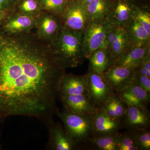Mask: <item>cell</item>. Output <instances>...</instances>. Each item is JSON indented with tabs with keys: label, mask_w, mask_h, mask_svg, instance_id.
<instances>
[{
	"label": "cell",
	"mask_w": 150,
	"mask_h": 150,
	"mask_svg": "<svg viewBox=\"0 0 150 150\" xmlns=\"http://www.w3.org/2000/svg\"><path fill=\"white\" fill-rule=\"evenodd\" d=\"M131 46L126 28L122 26H112L107 36V49L110 56V66Z\"/></svg>",
	"instance_id": "cell-11"
},
{
	"label": "cell",
	"mask_w": 150,
	"mask_h": 150,
	"mask_svg": "<svg viewBox=\"0 0 150 150\" xmlns=\"http://www.w3.org/2000/svg\"><path fill=\"white\" fill-rule=\"evenodd\" d=\"M91 116L93 137L115 135L123 129L122 121L111 118L100 108Z\"/></svg>",
	"instance_id": "cell-13"
},
{
	"label": "cell",
	"mask_w": 150,
	"mask_h": 150,
	"mask_svg": "<svg viewBox=\"0 0 150 150\" xmlns=\"http://www.w3.org/2000/svg\"><path fill=\"white\" fill-rule=\"evenodd\" d=\"M58 96L61 95L87 94V74L77 76L65 73L59 79Z\"/></svg>",
	"instance_id": "cell-14"
},
{
	"label": "cell",
	"mask_w": 150,
	"mask_h": 150,
	"mask_svg": "<svg viewBox=\"0 0 150 150\" xmlns=\"http://www.w3.org/2000/svg\"><path fill=\"white\" fill-rule=\"evenodd\" d=\"M36 18L14 11L1 25L0 30L9 35L28 33L35 28Z\"/></svg>",
	"instance_id": "cell-12"
},
{
	"label": "cell",
	"mask_w": 150,
	"mask_h": 150,
	"mask_svg": "<svg viewBox=\"0 0 150 150\" xmlns=\"http://www.w3.org/2000/svg\"><path fill=\"white\" fill-rule=\"evenodd\" d=\"M126 28L131 46L142 47L150 44V34L134 18Z\"/></svg>",
	"instance_id": "cell-18"
},
{
	"label": "cell",
	"mask_w": 150,
	"mask_h": 150,
	"mask_svg": "<svg viewBox=\"0 0 150 150\" xmlns=\"http://www.w3.org/2000/svg\"><path fill=\"white\" fill-rule=\"evenodd\" d=\"M19 0H0V11L12 13L15 11Z\"/></svg>",
	"instance_id": "cell-31"
},
{
	"label": "cell",
	"mask_w": 150,
	"mask_h": 150,
	"mask_svg": "<svg viewBox=\"0 0 150 150\" xmlns=\"http://www.w3.org/2000/svg\"><path fill=\"white\" fill-rule=\"evenodd\" d=\"M62 27L59 17L47 12H43L36 19L35 35L40 40L50 43L56 39Z\"/></svg>",
	"instance_id": "cell-8"
},
{
	"label": "cell",
	"mask_w": 150,
	"mask_h": 150,
	"mask_svg": "<svg viewBox=\"0 0 150 150\" xmlns=\"http://www.w3.org/2000/svg\"><path fill=\"white\" fill-rule=\"evenodd\" d=\"M150 44L142 47L131 46L112 65L136 68L146 56L150 55Z\"/></svg>",
	"instance_id": "cell-17"
},
{
	"label": "cell",
	"mask_w": 150,
	"mask_h": 150,
	"mask_svg": "<svg viewBox=\"0 0 150 150\" xmlns=\"http://www.w3.org/2000/svg\"><path fill=\"white\" fill-rule=\"evenodd\" d=\"M65 73L50 43L28 33L6 34L0 30V122L27 115L45 122L53 118L57 86Z\"/></svg>",
	"instance_id": "cell-1"
},
{
	"label": "cell",
	"mask_w": 150,
	"mask_h": 150,
	"mask_svg": "<svg viewBox=\"0 0 150 150\" xmlns=\"http://www.w3.org/2000/svg\"><path fill=\"white\" fill-rule=\"evenodd\" d=\"M116 134L93 137L90 140L88 149L118 150Z\"/></svg>",
	"instance_id": "cell-22"
},
{
	"label": "cell",
	"mask_w": 150,
	"mask_h": 150,
	"mask_svg": "<svg viewBox=\"0 0 150 150\" xmlns=\"http://www.w3.org/2000/svg\"><path fill=\"white\" fill-rule=\"evenodd\" d=\"M43 11L61 18L69 2L68 0H39Z\"/></svg>",
	"instance_id": "cell-24"
},
{
	"label": "cell",
	"mask_w": 150,
	"mask_h": 150,
	"mask_svg": "<svg viewBox=\"0 0 150 150\" xmlns=\"http://www.w3.org/2000/svg\"><path fill=\"white\" fill-rule=\"evenodd\" d=\"M119 97L123 100L128 106H133L142 108H148V106L144 103L126 89L123 88L121 90L115 92Z\"/></svg>",
	"instance_id": "cell-26"
},
{
	"label": "cell",
	"mask_w": 150,
	"mask_h": 150,
	"mask_svg": "<svg viewBox=\"0 0 150 150\" xmlns=\"http://www.w3.org/2000/svg\"><path fill=\"white\" fill-rule=\"evenodd\" d=\"M136 71L139 74L144 75L150 78V71H148L141 64L136 68Z\"/></svg>",
	"instance_id": "cell-32"
},
{
	"label": "cell",
	"mask_w": 150,
	"mask_h": 150,
	"mask_svg": "<svg viewBox=\"0 0 150 150\" xmlns=\"http://www.w3.org/2000/svg\"><path fill=\"white\" fill-rule=\"evenodd\" d=\"M64 108L81 115H90L97 111L87 94L61 95L58 96Z\"/></svg>",
	"instance_id": "cell-16"
},
{
	"label": "cell",
	"mask_w": 150,
	"mask_h": 150,
	"mask_svg": "<svg viewBox=\"0 0 150 150\" xmlns=\"http://www.w3.org/2000/svg\"><path fill=\"white\" fill-rule=\"evenodd\" d=\"M48 132L46 149L51 150H79L80 148L73 142L61 123L56 122L53 118L44 122Z\"/></svg>",
	"instance_id": "cell-7"
},
{
	"label": "cell",
	"mask_w": 150,
	"mask_h": 150,
	"mask_svg": "<svg viewBox=\"0 0 150 150\" xmlns=\"http://www.w3.org/2000/svg\"><path fill=\"white\" fill-rule=\"evenodd\" d=\"M15 11L37 18L43 11L39 0H19Z\"/></svg>",
	"instance_id": "cell-23"
},
{
	"label": "cell",
	"mask_w": 150,
	"mask_h": 150,
	"mask_svg": "<svg viewBox=\"0 0 150 150\" xmlns=\"http://www.w3.org/2000/svg\"><path fill=\"white\" fill-rule=\"evenodd\" d=\"M11 13H10L8 12L0 11V25Z\"/></svg>",
	"instance_id": "cell-34"
},
{
	"label": "cell",
	"mask_w": 150,
	"mask_h": 150,
	"mask_svg": "<svg viewBox=\"0 0 150 150\" xmlns=\"http://www.w3.org/2000/svg\"><path fill=\"white\" fill-rule=\"evenodd\" d=\"M127 108L128 105L115 93L106 100L100 109L111 118L122 121Z\"/></svg>",
	"instance_id": "cell-19"
},
{
	"label": "cell",
	"mask_w": 150,
	"mask_h": 150,
	"mask_svg": "<svg viewBox=\"0 0 150 150\" xmlns=\"http://www.w3.org/2000/svg\"><path fill=\"white\" fill-rule=\"evenodd\" d=\"M140 64L148 71H150V55L146 56Z\"/></svg>",
	"instance_id": "cell-33"
},
{
	"label": "cell",
	"mask_w": 150,
	"mask_h": 150,
	"mask_svg": "<svg viewBox=\"0 0 150 150\" xmlns=\"http://www.w3.org/2000/svg\"><path fill=\"white\" fill-rule=\"evenodd\" d=\"M89 60V70L103 74L110 67V56L106 48H100L92 54Z\"/></svg>",
	"instance_id": "cell-21"
},
{
	"label": "cell",
	"mask_w": 150,
	"mask_h": 150,
	"mask_svg": "<svg viewBox=\"0 0 150 150\" xmlns=\"http://www.w3.org/2000/svg\"><path fill=\"white\" fill-rule=\"evenodd\" d=\"M113 0H93L86 6L90 22L102 20L107 16Z\"/></svg>",
	"instance_id": "cell-20"
},
{
	"label": "cell",
	"mask_w": 150,
	"mask_h": 150,
	"mask_svg": "<svg viewBox=\"0 0 150 150\" xmlns=\"http://www.w3.org/2000/svg\"><path fill=\"white\" fill-rule=\"evenodd\" d=\"M50 45L54 58L65 69L79 67L86 59L83 49V32L62 27Z\"/></svg>",
	"instance_id": "cell-2"
},
{
	"label": "cell",
	"mask_w": 150,
	"mask_h": 150,
	"mask_svg": "<svg viewBox=\"0 0 150 150\" xmlns=\"http://www.w3.org/2000/svg\"><path fill=\"white\" fill-rule=\"evenodd\" d=\"M112 25L106 18L90 22L83 32V49L86 59L100 48H107V36Z\"/></svg>",
	"instance_id": "cell-4"
},
{
	"label": "cell",
	"mask_w": 150,
	"mask_h": 150,
	"mask_svg": "<svg viewBox=\"0 0 150 150\" xmlns=\"http://www.w3.org/2000/svg\"><path fill=\"white\" fill-rule=\"evenodd\" d=\"M69 1H74V0H68Z\"/></svg>",
	"instance_id": "cell-37"
},
{
	"label": "cell",
	"mask_w": 150,
	"mask_h": 150,
	"mask_svg": "<svg viewBox=\"0 0 150 150\" xmlns=\"http://www.w3.org/2000/svg\"><path fill=\"white\" fill-rule=\"evenodd\" d=\"M118 150H138V146L132 132L127 131L116 134Z\"/></svg>",
	"instance_id": "cell-25"
},
{
	"label": "cell",
	"mask_w": 150,
	"mask_h": 150,
	"mask_svg": "<svg viewBox=\"0 0 150 150\" xmlns=\"http://www.w3.org/2000/svg\"><path fill=\"white\" fill-rule=\"evenodd\" d=\"M87 74L88 96L95 107L100 108L115 92L105 79L102 74L89 70Z\"/></svg>",
	"instance_id": "cell-6"
},
{
	"label": "cell",
	"mask_w": 150,
	"mask_h": 150,
	"mask_svg": "<svg viewBox=\"0 0 150 150\" xmlns=\"http://www.w3.org/2000/svg\"><path fill=\"white\" fill-rule=\"evenodd\" d=\"M123 88L129 91L138 99L149 106L150 102V93L137 85L134 82Z\"/></svg>",
	"instance_id": "cell-29"
},
{
	"label": "cell",
	"mask_w": 150,
	"mask_h": 150,
	"mask_svg": "<svg viewBox=\"0 0 150 150\" xmlns=\"http://www.w3.org/2000/svg\"><path fill=\"white\" fill-rule=\"evenodd\" d=\"M136 74V68L112 65L102 75L115 92L134 83Z\"/></svg>",
	"instance_id": "cell-10"
},
{
	"label": "cell",
	"mask_w": 150,
	"mask_h": 150,
	"mask_svg": "<svg viewBox=\"0 0 150 150\" xmlns=\"http://www.w3.org/2000/svg\"><path fill=\"white\" fill-rule=\"evenodd\" d=\"M137 5L133 0H113L106 18L112 26L126 28L134 18Z\"/></svg>",
	"instance_id": "cell-9"
},
{
	"label": "cell",
	"mask_w": 150,
	"mask_h": 150,
	"mask_svg": "<svg viewBox=\"0 0 150 150\" xmlns=\"http://www.w3.org/2000/svg\"><path fill=\"white\" fill-rule=\"evenodd\" d=\"M2 149L1 146V144H0V150Z\"/></svg>",
	"instance_id": "cell-36"
},
{
	"label": "cell",
	"mask_w": 150,
	"mask_h": 150,
	"mask_svg": "<svg viewBox=\"0 0 150 150\" xmlns=\"http://www.w3.org/2000/svg\"><path fill=\"white\" fill-rule=\"evenodd\" d=\"M123 129L133 132L150 126V112L148 108L128 106L122 120Z\"/></svg>",
	"instance_id": "cell-15"
},
{
	"label": "cell",
	"mask_w": 150,
	"mask_h": 150,
	"mask_svg": "<svg viewBox=\"0 0 150 150\" xmlns=\"http://www.w3.org/2000/svg\"><path fill=\"white\" fill-rule=\"evenodd\" d=\"M134 18L150 34V14L146 9L140 7L137 5L135 9Z\"/></svg>",
	"instance_id": "cell-28"
},
{
	"label": "cell",
	"mask_w": 150,
	"mask_h": 150,
	"mask_svg": "<svg viewBox=\"0 0 150 150\" xmlns=\"http://www.w3.org/2000/svg\"><path fill=\"white\" fill-rule=\"evenodd\" d=\"M85 6H87L93 0H76Z\"/></svg>",
	"instance_id": "cell-35"
},
{
	"label": "cell",
	"mask_w": 150,
	"mask_h": 150,
	"mask_svg": "<svg viewBox=\"0 0 150 150\" xmlns=\"http://www.w3.org/2000/svg\"><path fill=\"white\" fill-rule=\"evenodd\" d=\"M56 115L64 124L65 130L81 150L88 149L90 140L93 137L90 115L74 113L65 108L58 110Z\"/></svg>",
	"instance_id": "cell-3"
},
{
	"label": "cell",
	"mask_w": 150,
	"mask_h": 150,
	"mask_svg": "<svg viewBox=\"0 0 150 150\" xmlns=\"http://www.w3.org/2000/svg\"><path fill=\"white\" fill-rule=\"evenodd\" d=\"M60 18L63 27L78 32H83L90 22L86 6L76 0L68 3Z\"/></svg>",
	"instance_id": "cell-5"
},
{
	"label": "cell",
	"mask_w": 150,
	"mask_h": 150,
	"mask_svg": "<svg viewBox=\"0 0 150 150\" xmlns=\"http://www.w3.org/2000/svg\"><path fill=\"white\" fill-rule=\"evenodd\" d=\"M135 83L140 87L150 93V78L137 72L135 77Z\"/></svg>",
	"instance_id": "cell-30"
},
{
	"label": "cell",
	"mask_w": 150,
	"mask_h": 150,
	"mask_svg": "<svg viewBox=\"0 0 150 150\" xmlns=\"http://www.w3.org/2000/svg\"><path fill=\"white\" fill-rule=\"evenodd\" d=\"M138 146V150H150L149 128L133 132Z\"/></svg>",
	"instance_id": "cell-27"
}]
</instances>
